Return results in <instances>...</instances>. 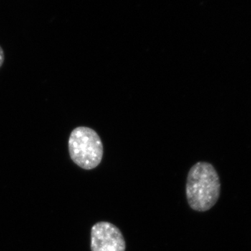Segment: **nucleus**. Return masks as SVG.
Listing matches in <instances>:
<instances>
[{
  "instance_id": "1",
  "label": "nucleus",
  "mask_w": 251,
  "mask_h": 251,
  "mask_svg": "<svg viewBox=\"0 0 251 251\" xmlns=\"http://www.w3.org/2000/svg\"><path fill=\"white\" fill-rule=\"evenodd\" d=\"M190 207L206 211L217 202L221 194V181L214 167L207 162H198L190 169L186 186Z\"/></svg>"
},
{
  "instance_id": "2",
  "label": "nucleus",
  "mask_w": 251,
  "mask_h": 251,
  "mask_svg": "<svg viewBox=\"0 0 251 251\" xmlns=\"http://www.w3.org/2000/svg\"><path fill=\"white\" fill-rule=\"evenodd\" d=\"M69 152L77 166L84 170L97 168L101 162L103 146L95 130L79 126L72 130L69 138Z\"/></svg>"
},
{
  "instance_id": "3",
  "label": "nucleus",
  "mask_w": 251,
  "mask_h": 251,
  "mask_svg": "<svg viewBox=\"0 0 251 251\" xmlns=\"http://www.w3.org/2000/svg\"><path fill=\"white\" fill-rule=\"evenodd\" d=\"M92 251H125L126 242L120 229L109 222H99L91 230Z\"/></svg>"
},
{
  "instance_id": "4",
  "label": "nucleus",
  "mask_w": 251,
  "mask_h": 251,
  "mask_svg": "<svg viewBox=\"0 0 251 251\" xmlns=\"http://www.w3.org/2000/svg\"><path fill=\"white\" fill-rule=\"evenodd\" d=\"M5 59V55L4 50H3L1 46H0V68L2 67L3 64H4Z\"/></svg>"
}]
</instances>
